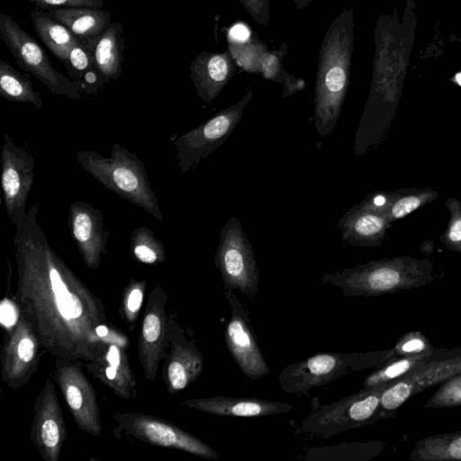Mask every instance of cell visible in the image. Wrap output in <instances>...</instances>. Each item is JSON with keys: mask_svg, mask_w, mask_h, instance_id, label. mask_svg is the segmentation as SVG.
<instances>
[{"mask_svg": "<svg viewBox=\"0 0 461 461\" xmlns=\"http://www.w3.org/2000/svg\"><path fill=\"white\" fill-rule=\"evenodd\" d=\"M63 64L71 79L80 86L83 95H99L107 84L90 50L80 41L70 50Z\"/></svg>", "mask_w": 461, "mask_h": 461, "instance_id": "27", "label": "cell"}, {"mask_svg": "<svg viewBox=\"0 0 461 461\" xmlns=\"http://www.w3.org/2000/svg\"><path fill=\"white\" fill-rule=\"evenodd\" d=\"M167 294L160 285L156 286L146 304L145 315L138 339V357L145 377L153 380L159 363L165 359L177 325L166 310Z\"/></svg>", "mask_w": 461, "mask_h": 461, "instance_id": "12", "label": "cell"}, {"mask_svg": "<svg viewBox=\"0 0 461 461\" xmlns=\"http://www.w3.org/2000/svg\"><path fill=\"white\" fill-rule=\"evenodd\" d=\"M219 1H221V2H223L224 0H219Z\"/></svg>", "mask_w": 461, "mask_h": 461, "instance_id": "47", "label": "cell"}, {"mask_svg": "<svg viewBox=\"0 0 461 461\" xmlns=\"http://www.w3.org/2000/svg\"><path fill=\"white\" fill-rule=\"evenodd\" d=\"M125 43L123 25L118 21L112 22L97 39L84 43L107 83L116 81L122 75Z\"/></svg>", "mask_w": 461, "mask_h": 461, "instance_id": "24", "label": "cell"}, {"mask_svg": "<svg viewBox=\"0 0 461 461\" xmlns=\"http://www.w3.org/2000/svg\"><path fill=\"white\" fill-rule=\"evenodd\" d=\"M128 341L124 333L109 327V333L101 338L97 357L86 363L92 376L127 400L137 395V380L126 351Z\"/></svg>", "mask_w": 461, "mask_h": 461, "instance_id": "16", "label": "cell"}, {"mask_svg": "<svg viewBox=\"0 0 461 461\" xmlns=\"http://www.w3.org/2000/svg\"><path fill=\"white\" fill-rule=\"evenodd\" d=\"M132 257L143 264L155 266L166 261L163 243L147 226L136 228L131 236Z\"/></svg>", "mask_w": 461, "mask_h": 461, "instance_id": "34", "label": "cell"}, {"mask_svg": "<svg viewBox=\"0 0 461 461\" xmlns=\"http://www.w3.org/2000/svg\"><path fill=\"white\" fill-rule=\"evenodd\" d=\"M287 52V45L282 42L278 50H268L261 62L262 76L273 82L284 85L283 97H288L304 87L303 78H298L288 74L282 66V59Z\"/></svg>", "mask_w": 461, "mask_h": 461, "instance_id": "33", "label": "cell"}, {"mask_svg": "<svg viewBox=\"0 0 461 461\" xmlns=\"http://www.w3.org/2000/svg\"><path fill=\"white\" fill-rule=\"evenodd\" d=\"M252 19L260 25L270 23L269 0H238Z\"/></svg>", "mask_w": 461, "mask_h": 461, "instance_id": "40", "label": "cell"}, {"mask_svg": "<svg viewBox=\"0 0 461 461\" xmlns=\"http://www.w3.org/2000/svg\"><path fill=\"white\" fill-rule=\"evenodd\" d=\"M82 362L57 358L53 378L77 427L95 437L102 434L95 391L82 371Z\"/></svg>", "mask_w": 461, "mask_h": 461, "instance_id": "14", "label": "cell"}, {"mask_svg": "<svg viewBox=\"0 0 461 461\" xmlns=\"http://www.w3.org/2000/svg\"><path fill=\"white\" fill-rule=\"evenodd\" d=\"M353 12L344 9L328 27L319 53L313 99V122L321 137L336 127L350 78Z\"/></svg>", "mask_w": 461, "mask_h": 461, "instance_id": "2", "label": "cell"}, {"mask_svg": "<svg viewBox=\"0 0 461 461\" xmlns=\"http://www.w3.org/2000/svg\"><path fill=\"white\" fill-rule=\"evenodd\" d=\"M67 223L85 265L98 268L111 235L104 229V212L88 203L75 201L69 205Z\"/></svg>", "mask_w": 461, "mask_h": 461, "instance_id": "19", "label": "cell"}, {"mask_svg": "<svg viewBox=\"0 0 461 461\" xmlns=\"http://www.w3.org/2000/svg\"><path fill=\"white\" fill-rule=\"evenodd\" d=\"M146 280H132L125 289V296L122 300V318L128 323H132L136 320L142 305Z\"/></svg>", "mask_w": 461, "mask_h": 461, "instance_id": "38", "label": "cell"}, {"mask_svg": "<svg viewBox=\"0 0 461 461\" xmlns=\"http://www.w3.org/2000/svg\"><path fill=\"white\" fill-rule=\"evenodd\" d=\"M393 357V349L364 353L322 352L286 366L278 381L288 394L309 395L313 388L354 372L376 368Z\"/></svg>", "mask_w": 461, "mask_h": 461, "instance_id": "5", "label": "cell"}, {"mask_svg": "<svg viewBox=\"0 0 461 461\" xmlns=\"http://www.w3.org/2000/svg\"><path fill=\"white\" fill-rule=\"evenodd\" d=\"M445 206L449 219L439 240L447 249L461 252V203L456 197H449L445 201Z\"/></svg>", "mask_w": 461, "mask_h": 461, "instance_id": "36", "label": "cell"}, {"mask_svg": "<svg viewBox=\"0 0 461 461\" xmlns=\"http://www.w3.org/2000/svg\"><path fill=\"white\" fill-rule=\"evenodd\" d=\"M391 384L364 387V389L335 402L321 406L303 420L300 431L329 437L371 425L384 419L381 397Z\"/></svg>", "mask_w": 461, "mask_h": 461, "instance_id": "6", "label": "cell"}, {"mask_svg": "<svg viewBox=\"0 0 461 461\" xmlns=\"http://www.w3.org/2000/svg\"><path fill=\"white\" fill-rule=\"evenodd\" d=\"M37 215L38 203L14 229L15 303L46 351L93 361L101 342L96 328L107 324L104 304L52 249Z\"/></svg>", "mask_w": 461, "mask_h": 461, "instance_id": "1", "label": "cell"}, {"mask_svg": "<svg viewBox=\"0 0 461 461\" xmlns=\"http://www.w3.org/2000/svg\"><path fill=\"white\" fill-rule=\"evenodd\" d=\"M34 167L32 154L5 133L1 151V185L5 212L14 229L27 218L26 202L34 180Z\"/></svg>", "mask_w": 461, "mask_h": 461, "instance_id": "11", "label": "cell"}, {"mask_svg": "<svg viewBox=\"0 0 461 461\" xmlns=\"http://www.w3.org/2000/svg\"><path fill=\"white\" fill-rule=\"evenodd\" d=\"M8 333L1 350L2 381L17 390L29 383L40 359L39 346L30 324L20 315Z\"/></svg>", "mask_w": 461, "mask_h": 461, "instance_id": "18", "label": "cell"}, {"mask_svg": "<svg viewBox=\"0 0 461 461\" xmlns=\"http://www.w3.org/2000/svg\"><path fill=\"white\" fill-rule=\"evenodd\" d=\"M120 432L125 436L163 447L176 448L202 458L216 460L219 454L209 445L160 418L134 412L113 415Z\"/></svg>", "mask_w": 461, "mask_h": 461, "instance_id": "10", "label": "cell"}, {"mask_svg": "<svg viewBox=\"0 0 461 461\" xmlns=\"http://www.w3.org/2000/svg\"><path fill=\"white\" fill-rule=\"evenodd\" d=\"M225 289L238 290L254 297L258 292V271L255 253L246 233L234 215L220 231L214 256Z\"/></svg>", "mask_w": 461, "mask_h": 461, "instance_id": "8", "label": "cell"}, {"mask_svg": "<svg viewBox=\"0 0 461 461\" xmlns=\"http://www.w3.org/2000/svg\"><path fill=\"white\" fill-rule=\"evenodd\" d=\"M30 438L44 460L59 461L68 431L54 385L49 380L33 405Z\"/></svg>", "mask_w": 461, "mask_h": 461, "instance_id": "17", "label": "cell"}, {"mask_svg": "<svg viewBox=\"0 0 461 461\" xmlns=\"http://www.w3.org/2000/svg\"><path fill=\"white\" fill-rule=\"evenodd\" d=\"M36 5L40 9L49 10L54 7H89L101 9L103 0H28Z\"/></svg>", "mask_w": 461, "mask_h": 461, "instance_id": "41", "label": "cell"}, {"mask_svg": "<svg viewBox=\"0 0 461 461\" xmlns=\"http://www.w3.org/2000/svg\"><path fill=\"white\" fill-rule=\"evenodd\" d=\"M438 277L431 259L398 256L326 274L321 282L339 288L346 296H378L424 286Z\"/></svg>", "mask_w": 461, "mask_h": 461, "instance_id": "3", "label": "cell"}, {"mask_svg": "<svg viewBox=\"0 0 461 461\" xmlns=\"http://www.w3.org/2000/svg\"><path fill=\"white\" fill-rule=\"evenodd\" d=\"M0 95L9 101L32 104L38 110L44 104L30 77L23 75L3 59L0 60Z\"/></svg>", "mask_w": 461, "mask_h": 461, "instance_id": "30", "label": "cell"}, {"mask_svg": "<svg viewBox=\"0 0 461 461\" xmlns=\"http://www.w3.org/2000/svg\"><path fill=\"white\" fill-rule=\"evenodd\" d=\"M252 97L253 92L248 91L237 103L175 140L176 158L182 174L200 164L228 139L240 122L243 111Z\"/></svg>", "mask_w": 461, "mask_h": 461, "instance_id": "9", "label": "cell"}, {"mask_svg": "<svg viewBox=\"0 0 461 461\" xmlns=\"http://www.w3.org/2000/svg\"><path fill=\"white\" fill-rule=\"evenodd\" d=\"M162 376L170 393L185 389L203 369V358L194 338L188 339L184 329L176 325L165 357Z\"/></svg>", "mask_w": 461, "mask_h": 461, "instance_id": "21", "label": "cell"}, {"mask_svg": "<svg viewBox=\"0 0 461 461\" xmlns=\"http://www.w3.org/2000/svg\"><path fill=\"white\" fill-rule=\"evenodd\" d=\"M459 373L461 347L446 349L436 358L394 381L382 393L381 405L384 419L395 416L397 410L416 393Z\"/></svg>", "mask_w": 461, "mask_h": 461, "instance_id": "13", "label": "cell"}, {"mask_svg": "<svg viewBox=\"0 0 461 461\" xmlns=\"http://www.w3.org/2000/svg\"><path fill=\"white\" fill-rule=\"evenodd\" d=\"M182 404L200 411L223 417H261L290 412V403L257 397L212 396L190 399Z\"/></svg>", "mask_w": 461, "mask_h": 461, "instance_id": "23", "label": "cell"}, {"mask_svg": "<svg viewBox=\"0 0 461 461\" xmlns=\"http://www.w3.org/2000/svg\"><path fill=\"white\" fill-rule=\"evenodd\" d=\"M461 405V373L441 383L424 403L426 409L450 408Z\"/></svg>", "mask_w": 461, "mask_h": 461, "instance_id": "37", "label": "cell"}, {"mask_svg": "<svg viewBox=\"0 0 461 461\" xmlns=\"http://www.w3.org/2000/svg\"><path fill=\"white\" fill-rule=\"evenodd\" d=\"M412 461L461 460V430L427 437L410 453Z\"/></svg>", "mask_w": 461, "mask_h": 461, "instance_id": "29", "label": "cell"}, {"mask_svg": "<svg viewBox=\"0 0 461 461\" xmlns=\"http://www.w3.org/2000/svg\"><path fill=\"white\" fill-rule=\"evenodd\" d=\"M392 221L387 213L366 196L347 211L337 224L345 242L355 247H379Z\"/></svg>", "mask_w": 461, "mask_h": 461, "instance_id": "20", "label": "cell"}, {"mask_svg": "<svg viewBox=\"0 0 461 461\" xmlns=\"http://www.w3.org/2000/svg\"><path fill=\"white\" fill-rule=\"evenodd\" d=\"M385 447L382 441L354 442L312 448L305 459L315 461L347 460L366 461L378 456Z\"/></svg>", "mask_w": 461, "mask_h": 461, "instance_id": "31", "label": "cell"}, {"mask_svg": "<svg viewBox=\"0 0 461 461\" xmlns=\"http://www.w3.org/2000/svg\"><path fill=\"white\" fill-rule=\"evenodd\" d=\"M230 306V319L225 329L227 348L239 368L250 379L269 374L270 369L259 348L249 312L231 289H225Z\"/></svg>", "mask_w": 461, "mask_h": 461, "instance_id": "15", "label": "cell"}, {"mask_svg": "<svg viewBox=\"0 0 461 461\" xmlns=\"http://www.w3.org/2000/svg\"><path fill=\"white\" fill-rule=\"evenodd\" d=\"M298 10L306 7L312 0H292Z\"/></svg>", "mask_w": 461, "mask_h": 461, "instance_id": "45", "label": "cell"}, {"mask_svg": "<svg viewBox=\"0 0 461 461\" xmlns=\"http://www.w3.org/2000/svg\"><path fill=\"white\" fill-rule=\"evenodd\" d=\"M455 80L459 86H461V72L456 75Z\"/></svg>", "mask_w": 461, "mask_h": 461, "instance_id": "46", "label": "cell"}, {"mask_svg": "<svg viewBox=\"0 0 461 461\" xmlns=\"http://www.w3.org/2000/svg\"><path fill=\"white\" fill-rule=\"evenodd\" d=\"M438 196L432 187L399 188L389 192L385 212L393 222L433 202Z\"/></svg>", "mask_w": 461, "mask_h": 461, "instance_id": "32", "label": "cell"}, {"mask_svg": "<svg viewBox=\"0 0 461 461\" xmlns=\"http://www.w3.org/2000/svg\"><path fill=\"white\" fill-rule=\"evenodd\" d=\"M249 29L242 23L233 26L229 32L228 41L241 42L248 41L250 38Z\"/></svg>", "mask_w": 461, "mask_h": 461, "instance_id": "43", "label": "cell"}, {"mask_svg": "<svg viewBox=\"0 0 461 461\" xmlns=\"http://www.w3.org/2000/svg\"><path fill=\"white\" fill-rule=\"evenodd\" d=\"M0 37L18 67L39 79L50 93L80 100V86L55 69L42 47L10 15L0 13Z\"/></svg>", "mask_w": 461, "mask_h": 461, "instance_id": "7", "label": "cell"}, {"mask_svg": "<svg viewBox=\"0 0 461 461\" xmlns=\"http://www.w3.org/2000/svg\"><path fill=\"white\" fill-rule=\"evenodd\" d=\"M30 18L40 40L63 63L70 50L79 42L77 38L48 11L36 8L31 12Z\"/></svg>", "mask_w": 461, "mask_h": 461, "instance_id": "26", "label": "cell"}, {"mask_svg": "<svg viewBox=\"0 0 461 461\" xmlns=\"http://www.w3.org/2000/svg\"><path fill=\"white\" fill-rule=\"evenodd\" d=\"M445 350L446 348H433L422 353L391 358L384 364L376 367V369L364 380V387L368 388L381 384L393 383L436 358Z\"/></svg>", "mask_w": 461, "mask_h": 461, "instance_id": "28", "label": "cell"}, {"mask_svg": "<svg viewBox=\"0 0 461 461\" xmlns=\"http://www.w3.org/2000/svg\"><path fill=\"white\" fill-rule=\"evenodd\" d=\"M236 66L229 49L199 53L190 63V77L197 95L210 104L230 80Z\"/></svg>", "mask_w": 461, "mask_h": 461, "instance_id": "22", "label": "cell"}, {"mask_svg": "<svg viewBox=\"0 0 461 461\" xmlns=\"http://www.w3.org/2000/svg\"><path fill=\"white\" fill-rule=\"evenodd\" d=\"M433 348L420 331H410L403 335L392 349L396 357L422 353Z\"/></svg>", "mask_w": 461, "mask_h": 461, "instance_id": "39", "label": "cell"}, {"mask_svg": "<svg viewBox=\"0 0 461 461\" xmlns=\"http://www.w3.org/2000/svg\"><path fill=\"white\" fill-rule=\"evenodd\" d=\"M109 333V327L106 324H101L96 328V334L101 339Z\"/></svg>", "mask_w": 461, "mask_h": 461, "instance_id": "44", "label": "cell"}, {"mask_svg": "<svg viewBox=\"0 0 461 461\" xmlns=\"http://www.w3.org/2000/svg\"><path fill=\"white\" fill-rule=\"evenodd\" d=\"M82 43L97 39L110 27L111 13L89 7H54L49 9Z\"/></svg>", "mask_w": 461, "mask_h": 461, "instance_id": "25", "label": "cell"}, {"mask_svg": "<svg viewBox=\"0 0 461 461\" xmlns=\"http://www.w3.org/2000/svg\"><path fill=\"white\" fill-rule=\"evenodd\" d=\"M20 318V312L15 303L5 298L0 304V321L8 330L13 328Z\"/></svg>", "mask_w": 461, "mask_h": 461, "instance_id": "42", "label": "cell"}, {"mask_svg": "<svg viewBox=\"0 0 461 461\" xmlns=\"http://www.w3.org/2000/svg\"><path fill=\"white\" fill-rule=\"evenodd\" d=\"M229 50L236 64L251 73H261V62L269 50L257 37H250L241 42L229 41Z\"/></svg>", "mask_w": 461, "mask_h": 461, "instance_id": "35", "label": "cell"}, {"mask_svg": "<svg viewBox=\"0 0 461 461\" xmlns=\"http://www.w3.org/2000/svg\"><path fill=\"white\" fill-rule=\"evenodd\" d=\"M82 168L104 187L163 221L158 200L150 185L146 167L135 152L115 143L109 157L93 150H77Z\"/></svg>", "mask_w": 461, "mask_h": 461, "instance_id": "4", "label": "cell"}]
</instances>
